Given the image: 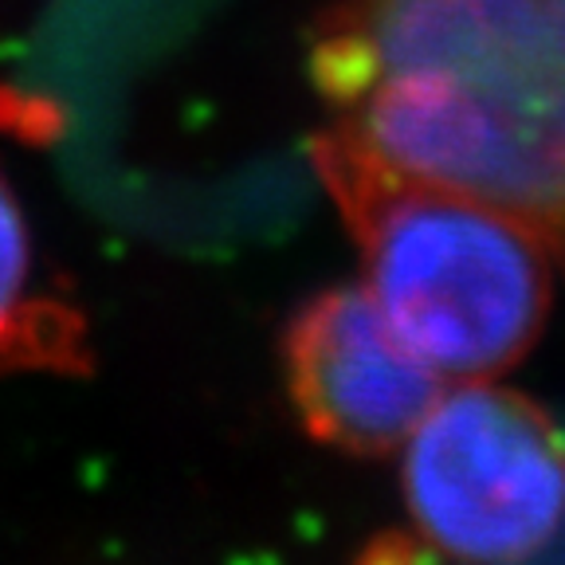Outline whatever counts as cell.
Returning a JSON list of instances; mask_svg holds the SVG:
<instances>
[{
	"label": "cell",
	"mask_w": 565,
	"mask_h": 565,
	"mask_svg": "<svg viewBox=\"0 0 565 565\" xmlns=\"http://www.w3.org/2000/svg\"><path fill=\"white\" fill-rule=\"evenodd\" d=\"M310 71L338 134L565 264V0H338Z\"/></svg>",
	"instance_id": "1"
},
{
	"label": "cell",
	"mask_w": 565,
	"mask_h": 565,
	"mask_svg": "<svg viewBox=\"0 0 565 565\" xmlns=\"http://www.w3.org/2000/svg\"><path fill=\"white\" fill-rule=\"evenodd\" d=\"M310 166L362 252V287L444 381L526 358L554 295V256L534 232L388 169L334 126L315 134Z\"/></svg>",
	"instance_id": "2"
},
{
	"label": "cell",
	"mask_w": 565,
	"mask_h": 565,
	"mask_svg": "<svg viewBox=\"0 0 565 565\" xmlns=\"http://www.w3.org/2000/svg\"><path fill=\"white\" fill-rule=\"evenodd\" d=\"M287 393L318 444L353 456L401 448L448 381L388 327L365 287H330L282 338Z\"/></svg>",
	"instance_id": "4"
},
{
	"label": "cell",
	"mask_w": 565,
	"mask_h": 565,
	"mask_svg": "<svg viewBox=\"0 0 565 565\" xmlns=\"http://www.w3.org/2000/svg\"><path fill=\"white\" fill-rule=\"evenodd\" d=\"M405 448V503L444 557L514 565L565 519V436L491 377L448 381Z\"/></svg>",
	"instance_id": "3"
},
{
	"label": "cell",
	"mask_w": 565,
	"mask_h": 565,
	"mask_svg": "<svg viewBox=\"0 0 565 565\" xmlns=\"http://www.w3.org/2000/svg\"><path fill=\"white\" fill-rule=\"evenodd\" d=\"M87 318L44 279L24 209L0 173V377L9 373H87Z\"/></svg>",
	"instance_id": "5"
}]
</instances>
